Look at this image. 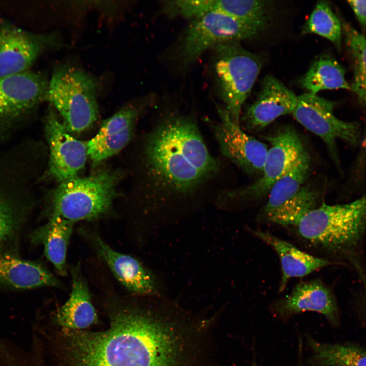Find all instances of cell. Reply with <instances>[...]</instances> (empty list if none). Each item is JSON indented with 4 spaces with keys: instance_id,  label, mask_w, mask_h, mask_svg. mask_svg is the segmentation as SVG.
Here are the masks:
<instances>
[{
    "instance_id": "cell-2",
    "label": "cell",
    "mask_w": 366,
    "mask_h": 366,
    "mask_svg": "<svg viewBox=\"0 0 366 366\" xmlns=\"http://www.w3.org/2000/svg\"><path fill=\"white\" fill-rule=\"evenodd\" d=\"M142 155L150 209L198 196L220 171L191 114H163L145 135Z\"/></svg>"
},
{
    "instance_id": "cell-5",
    "label": "cell",
    "mask_w": 366,
    "mask_h": 366,
    "mask_svg": "<svg viewBox=\"0 0 366 366\" xmlns=\"http://www.w3.org/2000/svg\"><path fill=\"white\" fill-rule=\"evenodd\" d=\"M97 84L84 71L69 65L53 71L45 100L62 116L68 132L79 134L98 118Z\"/></svg>"
},
{
    "instance_id": "cell-27",
    "label": "cell",
    "mask_w": 366,
    "mask_h": 366,
    "mask_svg": "<svg viewBox=\"0 0 366 366\" xmlns=\"http://www.w3.org/2000/svg\"><path fill=\"white\" fill-rule=\"evenodd\" d=\"M310 361L315 366H366V350L358 346L322 343L311 337Z\"/></svg>"
},
{
    "instance_id": "cell-12",
    "label": "cell",
    "mask_w": 366,
    "mask_h": 366,
    "mask_svg": "<svg viewBox=\"0 0 366 366\" xmlns=\"http://www.w3.org/2000/svg\"><path fill=\"white\" fill-rule=\"evenodd\" d=\"M86 236L98 256L130 293L140 296L160 295L161 285L157 277L140 261L115 251L97 234L89 233Z\"/></svg>"
},
{
    "instance_id": "cell-7",
    "label": "cell",
    "mask_w": 366,
    "mask_h": 366,
    "mask_svg": "<svg viewBox=\"0 0 366 366\" xmlns=\"http://www.w3.org/2000/svg\"><path fill=\"white\" fill-rule=\"evenodd\" d=\"M214 70L219 94L234 123L240 125V115L261 68L260 59L238 42L214 48Z\"/></svg>"
},
{
    "instance_id": "cell-29",
    "label": "cell",
    "mask_w": 366,
    "mask_h": 366,
    "mask_svg": "<svg viewBox=\"0 0 366 366\" xmlns=\"http://www.w3.org/2000/svg\"><path fill=\"white\" fill-rule=\"evenodd\" d=\"M303 33L323 37L338 47L341 45V23L325 1L319 2L316 4L303 26Z\"/></svg>"
},
{
    "instance_id": "cell-4",
    "label": "cell",
    "mask_w": 366,
    "mask_h": 366,
    "mask_svg": "<svg viewBox=\"0 0 366 366\" xmlns=\"http://www.w3.org/2000/svg\"><path fill=\"white\" fill-rule=\"evenodd\" d=\"M118 176L105 170L60 182L50 198L49 217H58L74 223L103 218L110 211L115 198Z\"/></svg>"
},
{
    "instance_id": "cell-15",
    "label": "cell",
    "mask_w": 366,
    "mask_h": 366,
    "mask_svg": "<svg viewBox=\"0 0 366 366\" xmlns=\"http://www.w3.org/2000/svg\"><path fill=\"white\" fill-rule=\"evenodd\" d=\"M45 41L43 37L0 20V77L29 70L44 49Z\"/></svg>"
},
{
    "instance_id": "cell-22",
    "label": "cell",
    "mask_w": 366,
    "mask_h": 366,
    "mask_svg": "<svg viewBox=\"0 0 366 366\" xmlns=\"http://www.w3.org/2000/svg\"><path fill=\"white\" fill-rule=\"evenodd\" d=\"M311 165L310 155L305 149L270 190L266 203L257 216V222L266 223L277 209L299 191L306 183Z\"/></svg>"
},
{
    "instance_id": "cell-13",
    "label": "cell",
    "mask_w": 366,
    "mask_h": 366,
    "mask_svg": "<svg viewBox=\"0 0 366 366\" xmlns=\"http://www.w3.org/2000/svg\"><path fill=\"white\" fill-rule=\"evenodd\" d=\"M45 132L50 152V174L60 182L77 177L86 160L87 143L74 138L51 109L46 117Z\"/></svg>"
},
{
    "instance_id": "cell-17",
    "label": "cell",
    "mask_w": 366,
    "mask_h": 366,
    "mask_svg": "<svg viewBox=\"0 0 366 366\" xmlns=\"http://www.w3.org/2000/svg\"><path fill=\"white\" fill-rule=\"evenodd\" d=\"M139 115L133 105L123 107L105 120L97 134L87 142V156L94 164L116 154L132 138Z\"/></svg>"
},
{
    "instance_id": "cell-10",
    "label": "cell",
    "mask_w": 366,
    "mask_h": 366,
    "mask_svg": "<svg viewBox=\"0 0 366 366\" xmlns=\"http://www.w3.org/2000/svg\"><path fill=\"white\" fill-rule=\"evenodd\" d=\"M220 120L205 119L224 156L251 176L261 175L268 151L266 144L245 133L227 111L219 108Z\"/></svg>"
},
{
    "instance_id": "cell-21",
    "label": "cell",
    "mask_w": 366,
    "mask_h": 366,
    "mask_svg": "<svg viewBox=\"0 0 366 366\" xmlns=\"http://www.w3.org/2000/svg\"><path fill=\"white\" fill-rule=\"evenodd\" d=\"M74 223L55 216L34 231L30 236L34 243L43 246L44 254L60 275L66 276L67 253Z\"/></svg>"
},
{
    "instance_id": "cell-6",
    "label": "cell",
    "mask_w": 366,
    "mask_h": 366,
    "mask_svg": "<svg viewBox=\"0 0 366 366\" xmlns=\"http://www.w3.org/2000/svg\"><path fill=\"white\" fill-rule=\"evenodd\" d=\"M265 139L270 143L259 179L244 187L222 191L216 204L220 208H241L268 196L277 181L306 149L296 130L289 125L281 127Z\"/></svg>"
},
{
    "instance_id": "cell-23",
    "label": "cell",
    "mask_w": 366,
    "mask_h": 366,
    "mask_svg": "<svg viewBox=\"0 0 366 366\" xmlns=\"http://www.w3.org/2000/svg\"><path fill=\"white\" fill-rule=\"evenodd\" d=\"M346 41L354 63V79L350 88L365 112V126L356 160L366 165V38L348 24H343Z\"/></svg>"
},
{
    "instance_id": "cell-26",
    "label": "cell",
    "mask_w": 366,
    "mask_h": 366,
    "mask_svg": "<svg viewBox=\"0 0 366 366\" xmlns=\"http://www.w3.org/2000/svg\"><path fill=\"white\" fill-rule=\"evenodd\" d=\"M343 67L333 58L323 55L317 58L300 80L302 87L317 95L325 89H351Z\"/></svg>"
},
{
    "instance_id": "cell-16",
    "label": "cell",
    "mask_w": 366,
    "mask_h": 366,
    "mask_svg": "<svg viewBox=\"0 0 366 366\" xmlns=\"http://www.w3.org/2000/svg\"><path fill=\"white\" fill-rule=\"evenodd\" d=\"M297 101L293 92L273 76L267 75L257 98L242 117V123L248 130L259 131L280 116L292 114Z\"/></svg>"
},
{
    "instance_id": "cell-18",
    "label": "cell",
    "mask_w": 366,
    "mask_h": 366,
    "mask_svg": "<svg viewBox=\"0 0 366 366\" xmlns=\"http://www.w3.org/2000/svg\"><path fill=\"white\" fill-rule=\"evenodd\" d=\"M63 286L44 265L23 259L7 247L0 248V288L25 290Z\"/></svg>"
},
{
    "instance_id": "cell-24",
    "label": "cell",
    "mask_w": 366,
    "mask_h": 366,
    "mask_svg": "<svg viewBox=\"0 0 366 366\" xmlns=\"http://www.w3.org/2000/svg\"><path fill=\"white\" fill-rule=\"evenodd\" d=\"M324 188L317 182L306 183L292 197L277 209L266 223L286 228L294 226L304 215L320 206Z\"/></svg>"
},
{
    "instance_id": "cell-9",
    "label": "cell",
    "mask_w": 366,
    "mask_h": 366,
    "mask_svg": "<svg viewBox=\"0 0 366 366\" xmlns=\"http://www.w3.org/2000/svg\"><path fill=\"white\" fill-rule=\"evenodd\" d=\"M333 108L332 102L308 93L297 96V104L292 114L303 127L323 140L333 161L339 166L337 140L358 145L362 134L358 123L339 119L334 115Z\"/></svg>"
},
{
    "instance_id": "cell-30",
    "label": "cell",
    "mask_w": 366,
    "mask_h": 366,
    "mask_svg": "<svg viewBox=\"0 0 366 366\" xmlns=\"http://www.w3.org/2000/svg\"><path fill=\"white\" fill-rule=\"evenodd\" d=\"M349 5L354 12L362 28L366 27V1H349Z\"/></svg>"
},
{
    "instance_id": "cell-14",
    "label": "cell",
    "mask_w": 366,
    "mask_h": 366,
    "mask_svg": "<svg viewBox=\"0 0 366 366\" xmlns=\"http://www.w3.org/2000/svg\"><path fill=\"white\" fill-rule=\"evenodd\" d=\"M272 313L281 319L305 312L322 314L332 324L338 322V308L330 289L320 280L300 282L290 293L270 306Z\"/></svg>"
},
{
    "instance_id": "cell-25",
    "label": "cell",
    "mask_w": 366,
    "mask_h": 366,
    "mask_svg": "<svg viewBox=\"0 0 366 366\" xmlns=\"http://www.w3.org/2000/svg\"><path fill=\"white\" fill-rule=\"evenodd\" d=\"M5 187L0 184V248L15 240L30 208L24 199Z\"/></svg>"
},
{
    "instance_id": "cell-11",
    "label": "cell",
    "mask_w": 366,
    "mask_h": 366,
    "mask_svg": "<svg viewBox=\"0 0 366 366\" xmlns=\"http://www.w3.org/2000/svg\"><path fill=\"white\" fill-rule=\"evenodd\" d=\"M48 83L30 70L0 77V126L19 119L45 100Z\"/></svg>"
},
{
    "instance_id": "cell-8",
    "label": "cell",
    "mask_w": 366,
    "mask_h": 366,
    "mask_svg": "<svg viewBox=\"0 0 366 366\" xmlns=\"http://www.w3.org/2000/svg\"><path fill=\"white\" fill-rule=\"evenodd\" d=\"M192 19L176 49L177 59L186 67L194 63L208 49L225 43L252 38L261 31L219 12H209Z\"/></svg>"
},
{
    "instance_id": "cell-28",
    "label": "cell",
    "mask_w": 366,
    "mask_h": 366,
    "mask_svg": "<svg viewBox=\"0 0 366 366\" xmlns=\"http://www.w3.org/2000/svg\"><path fill=\"white\" fill-rule=\"evenodd\" d=\"M268 1L244 0H206V11L219 12L263 30L270 17Z\"/></svg>"
},
{
    "instance_id": "cell-20",
    "label": "cell",
    "mask_w": 366,
    "mask_h": 366,
    "mask_svg": "<svg viewBox=\"0 0 366 366\" xmlns=\"http://www.w3.org/2000/svg\"><path fill=\"white\" fill-rule=\"evenodd\" d=\"M248 229L254 236L270 246L277 254L282 269L278 288L279 292L285 289L291 278L304 277L332 264L327 259L303 251L268 232Z\"/></svg>"
},
{
    "instance_id": "cell-3",
    "label": "cell",
    "mask_w": 366,
    "mask_h": 366,
    "mask_svg": "<svg viewBox=\"0 0 366 366\" xmlns=\"http://www.w3.org/2000/svg\"><path fill=\"white\" fill-rule=\"evenodd\" d=\"M310 250L330 258L348 261L357 267L366 235V193L346 204L320 206L290 228Z\"/></svg>"
},
{
    "instance_id": "cell-1",
    "label": "cell",
    "mask_w": 366,
    "mask_h": 366,
    "mask_svg": "<svg viewBox=\"0 0 366 366\" xmlns=\"http://www.w3.org/2000/svg\"><path fill=\"white\" fill-rule=\"evenodd\" d=\"M108 305L106 330H53L58 366H188V333L163 310L132 301Z\"/></svg>"
},
{
    "instance_id": "cell-19",
    "label": "cell",
    "mask_w": 366,
    "mask_h": 366,
    "mask_svg": "<svg viewBox=\"0 0 366 366\" xmlns=\"http://www.w3.org/2000/svg\"><path fill=\"white\" fill-rule=\"evenodd\" d=\"M71 273L72 288L69 297L55 311L53 325L69 330H86L98 323V317L79 265L73 267Z\"/></svg>"
}]
</instances>
